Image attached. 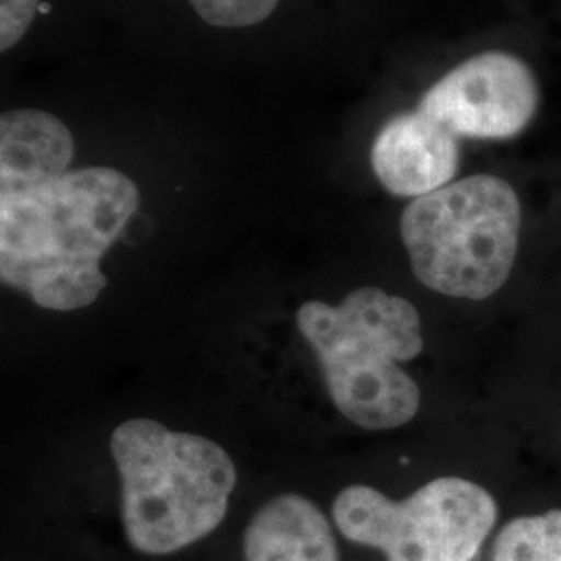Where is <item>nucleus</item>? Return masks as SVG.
<instances>
[{"instance_id":"obj_1","label":"nucleus","mask_w":561,"mask_h":561,"mask_svg":"<svg viewBox=\"0 0 561 561\" xmlns=\"http://www.w3.org/2000/svg\"><path fill=\"white\" fill-rule=\"evenodd\" d=\"M138 206L136 183L111 167L0 194V279L46 310L90 306L106 287L102 256Z\"/></svg>"},{"instance_id":"obj_2","label":"nucleus","mask_w":561,"mask_h":561,"mask_svg":"<svg viewBox=\"0 0 561 561\" xmlns=\"http://www.w3.org/2000/svg\"><path fill=\"white\" fill-rule=\"evenodd\" d=\"M296 324L347 421L366 431H391L419 414L421 387L400 366L424 350L421 314L412 301L366 285L337 306L304 301Z\"/></svg>"},{"instance_id":"obj_3","label":"nucleus","mask_w":561,"mask_h":561,"mask_svg":"<svg viewBox=\"0 0 561 561\" xmlns=\"http://www.w3.org/2000/svg\"><path fill=\"white\" fill-rule=\"evenodd\" d=\"M121 477V522L129 545L169 556L208 537L221 524L238 470L219 443L131 419L111 435Z\"/></svg>"},{"instance_id":"obj_4","label":"nucleus","mask_w":561,"mask_h":561,"mask_svg":"<svg viewBox=\"0 0 561 561\" xmlns=\"http://www.w3.org/2000/svg\"><path fill=\"white\" fill-rule=\"evenodd\" d=\"M522 206L507 181L472 175L414 198L401 215V240L424 287L481 301L510 279L520 243Z\"/></svg>"},{"instance_id":"obj_5","label":"nucleus","mask_w":561,"mask_h":561,"mask_svg":"<svg viewBox=\"0 0 561 561\" xmlns=\"http://www.w3.org/2000/svg\"><path fill=\"white\" fill-rule=\"evenodd\" d=\"M347 541L379 549L387 561H472L497 522V503L477 482L443 477L396 502L352 484L333 502Z\"/></svg>"},{"instance_id":"obj_6","label":"nucleus","mask_w":561,"mask_h":561,"mask_svg":"<svg viewBox=\"0 0 561 561\" xmlns=\"http://www.w3.org/2000/svg\"><path fill=\"white\" fill-rule=\"evenodd\" d=\"M541 88L524 60L489 50L463 60L424 96L419 111L458 138L510 140L535 119Z\"/></svg>"},{"instance_id":"obj_7","label":"nucleus","mask_w":561,"mask_h":561,"mask_svg":"<svg viewBox=\"0 0 561 561\" xmlns=\"http://www.w3.org/2000/svg\"><path fill=\"white\" fill-rule=\"evenodd\" d=\"M370 161L387 192L401 198H421L456 178L460 144L456 134L426 113H401L382 125Z\"/></svg>"},{"instance_id":"obj_8","label":"nucleus","mask_w":561,"mask_h":561,"mask_svg":"<svg viewBox=\"0 0 561 561\" xmlns=\"http://www.w3.org/2000/svg\"><path fill=\"white\" fill-rule=\"evenodd\" d=\"M245 561H340L321 507L296 493L279 495L254 514L243 535Z\"/></svg>"},{"instance_id":"obj_9","label":"nucleus","mask_w":561,"mask_h":561,"mask_svg":"<svg viewBox=\"0 0 561 561\" xmlns=\"http://www.w3.org/2000/svg\"><path fill=\"white\" fill-rule=\"evenodd\" d=\"M71 131L42 111H11L0 119V194L18 192L69 171Z\"/></svg>"},{"instance_id":"obj_10","label":"nucleus","mask_w":561,"mask_h":561,"mask_svg":"<svg viewBox=\"0 0 561 561\" xmlns=\"http://www.w3.org/2000/svg\"><path fill=\"white\" fill-rule=\"evenodd\" d=\"M491 561H561V510L507 522Z\"/></svg>"},{"instance_id":"obj_11","label":"nucleus","mask_w":561,"mask_h":561,"mask_svg":"<svg viewBox=\"0 0 561 561\" xmlns=\"http://www.w3.org/2000/svg\"><path fill=\"white\" fill-rule=\"evenodd\" d=\"M202 20L217 27H248L266 20L279 0H190Z\"/></svg>"},{"instance_id":"obj_12","label":"nucleus","mask_w":561,"mask_h":561,"mask_svg":"<svg viewBox=\"0 0 561 561\" xmlns=\"http://www.w3.org/2000/svg\"><path fill=\"white\" fill-rule=\"evenodd\" d=\"M41 9V0H0V48L9 50L23 38Z\"/></svg>"}]
</instances>
